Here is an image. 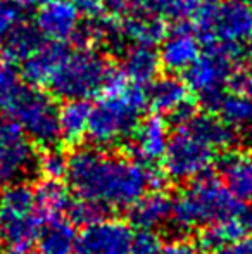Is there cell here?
<instances>
[{
	"label": "cell",
	"instance_id": "cell-1",
	"mask_svg": "<svg viewBox=\"0 0 252 254\" xmlns=\"http://www.w3.org/2000/svg\"><path fill=\"white\" fill-rule=\"evenodd\" d=\"M67 182L78 199L104 211L131 207L147 192L166 185L164 170L119 157L101 147H78L67 156Z\"/></svg>",
	"mask_w": 252,
	"mask_h": 254
},
{
	"label": "cell",
	"instance_id": "cell-2",
	"mask_svg": "<svg viewBox=\"0 0 252 254\" xmlns=\"http://www.w3.org/2000/svg\"><path fill=\"white\" fill-rule=\"evenodd\" d=\"M147 107V97L142 87L131 83L119 67H112L101 99L92 106L88 121V138L95 147H112L131 138Z\"/></svg>",
	"mask_w": 252,
	"mask_h": 254
},
{
	"label": "cell",
	"instance_id": "cell-3",
	"mask_svg": "<svg viewBox=\"0 0 252 254\" xmlns=\"http://www.w3.org/2000/svg\"><path fill=\"white\" fill-rule=\"evenodd\" d=\"M246 204L235 197L221 180L204 175L192 180L173 199L171 218L180 230L204 228L216 221L247 214Z\"/></svg>",
	"mask_w": 252,
	"mask_h": 254
},
{
	"label": "cell",
	"instance_id": "cell-4",
	"mask_svg": "<svg viewBox=\"0 0 252 254\" xmlns=\"http://www.w3.org/2000/svg\"><path fill=\"white\" fill-rule=\"evenodd\" d=\"M0 114L14 121L33 144L54 147L61 138L59 107L44 92L23 83L12 95L0 102Z\"/></svg>",
	"mask_w": 252,
	"mask_h": 254
},
{
	"label": "cell",
	"instance_id": "cell-5",
	"mask_svg": "<svg viewBox=\"0 0 252 254\" xmlns=\"http://www.w3.org/2000/svg\"><path fill=\"white\" fill-rule=\"evenodd\" d=\"M112 66L97 49L67 52L61 66L49 81L52 95L64 101H87L101 94Z\"/></svg>",
	"mask_w": 252,
	"mask_h": 254
},
{
	"label": "cell",
	"instance_id": "cell-6",
	"mask_svg": "<svg viewBox=\"0 0 252 254\" xmlns=\"http://www.w3.org/2000/svg\"><path fill=\"white\" fill-rule=\"evenodd\" d=\"M45 221L37 211L35 190L26 184L9 185L0 195V241L12 251H28L44 232Z\"/></svg>",
	"mask_w": 252,
	"mask_h": 254
},
{
	"label": "cell",
	"instance_id": "cell-7",
	"mask_svg": "<svg viewBox=\"0 0 252 254\" xmlns=\"http://www.w3.org/2000/svg\"><path fill=\"white\" fill-rule=\"evenodd\" d=\"M195 33L207 47L242 45L252 38V3L247 0H211L195 14Z\"/></svg>",
	"mask_w": 252,
	"mask_h": 254
},
{
	"label": "cell",
	"instance_id": "cell-8",
	"mask_svg": "<svg viewBox=\"0 0 252 254\" xmlns=\"http://www.w3.org/2000/svg\"><path fill=\"white\" fill-rule=\"evenodd\" d=\"M216 152L214 147L187 127H176L162 156L166 177L175 182H192L204 177L214 164Z\"/></svg>",
	"mask_w": 252,
	"mask_h": 254
},
{
	"label": "cell",
	"instance_id": "cell-9",
	"mask_svg": "<svg viewBox=\"0 0 252 254\" xmlns=\"http://www.w3.org/2000/svg\"><path fill=\"white\" fill-rule=\"evenodd\" d=\"M233 61L218 51L207 49L183 71V81L190 92L199 99V106L204 113H218L225 97V85L230 83L233 71Z\"/></svg>",
	"mask_w": 252,
	"mask_h": 254
},
{
	"label": "cell",
	"instance_id": "cell-10",
	"mask_svg": "<svg viewBox=\"0 0 252 254\" xmlns=\"http://www.w3.org/2000/svg\"><path fill=\"white\" fill-rule=\"evenodd\" d=\"M35 161L33 142L14 121L0 118V189L16 184Z\"/></svg>",
	"mask_w": 252,
	"mask_h": 254
},
{
	"label": "cell",
	"instance_id": "cell-11",
	"mask_svg": "<svg viewBox=\"0 0 252 254\" xmlns=\"http://www.w3.org/2000/svg\"><path fill=\"white\" fill-rule=\"evenodd\" d=\"M133 237L130 223L114 218H102L81 230L76 239L74 254H130Z\"/></svg>",
	"mask_w": 252,
	"mask_h": 254
},
{
	"label": "cell",
	"instance_id": "cell-12",
	"mask_svg": "<svg viewBox=\"0 0 252 254\" xmlns=\"http://www.w3.org/2000/svg\"><path fill=\"white\" fill-rule=\"evenodd\" d=\"M169 142V128L161 114H152L140 121L131 135L128 151L130 159L142 164H151L162 159Z\"/></svg>",
	"mask_w": 252,
	"mask_h": 254
},
{
	"label": "cell",
	"instance_id": "cell-13",
	"mask_svg": "<svg viewBox=\"0 0 252 254\" xmlns=\"http://www.w3.org/2000/svg\"><path fill=\"white\" fill-rule=\"evenodd\" d=\"M81 23V12L73 0H50L37 12V28L50 42L71 40Z\"/></svg>",
	"mask_w": 252,
	"mask_h": 254
},
{
	"label": "cell",
	"instance_id": "cell-14",
	"mask_svg": "<svg viewBox=\"0 0 252 254\" xmlns=\"http://www.w3.org/2000/svg\"><path fill=\"white\" fill-rule=\"evenodd\" d=\"M201 38L194 28H189L185 23H178L175 30L166 35L159 47L162 67L169 73L185 71L201 56Z\"/></svg>",
	"mask_w": 252,
	"mask_h": 254
},
{
	"label": "cell",
	"instance_id": "cell-15",
	"mask_svg": "<svg viewBox=\"0 0 252 254\" xmlns=\"http://www.w3.org/2000/svg\"><path fill=\"white\" fill-rule=\"evenodd\" d=\"M223 184L239 201L252 202V149L230 151L219 159Z\"/></svg>",
	"mask_w": 252,
	"mask_h": 254
},
{
	"label": "cell",
	"instance_id": "cell-16",
	"mask_svg": "<svg viewBox=\"0 0 252 254\" xmlns=\"http://www.w3.org/2000/svg\"><path fill=\"white\" fill-rule=\"evenodd\" d=\"M66 45L61 42L47 40L37 52L26 61L21 63V78L26 81L30 87H42L49 85L50 78L61 66L64 57L67 56Z\"/></svg>",
	"mask_w": 252,
	"mask_h": 254
},
{
	"label": "cell",
	"instance_id": "cell-17",
	"mask_svg": "<svg viewBox=\"0 0 252 254\" xmlns=\"http://www.w3.org/2000/svg\"><path fill=\"white\" fill-rule=\"evenodd\" d=\"M145 97H147V106L155 111V114L171 116L176 109L190 101V90L183 78H178L175 74H164L149 83Z\"/></svg>",
	"mask_w": 252,
	"mask_h": 254
},
{
	"label": "cell",
	"instance_id": "cell-18",
	"mask_svg": "<svg viewBox=\"0 0 252 254\" xmlns=\"http://www.w3.org/2000/svg\"><path fill=\"white\" fill-rule=\"evenodd\" d=\"M121 35L126 44L155 47L161 45L168 35V30L161 16L131 10L130 14L121 17Z\"/></svg>",
	"mask_w": 252,
	"mask_h": 254
},
{
	"label": "cell",
	"instance_id": "cell-19",
	"mask_svg": "<svg viewBox=\"0 0 252 254\" xmlns=\"http://www.w3.org/2000/svg\"><path fill=\"white\" fill-rule=\"evenodd\" d=\"M252 227V214H242V216L228 218V220L216 221L207 225L199 234V246L205 251L216 253L219 249H225L228 246L237 244L247 237V232Z\"/></svg>",
	"mask_w": 252,
	"mask_h": 254
},
{
	"label": "cell",
	"instance_id": "cell-20",
	"mask_svg": "<svg viewBox=\"0 0 252 254\" xmlns=\"http://www.w3.org/2000/svg\"><path fill=\"white\" fill-rule=\"evenodd\" d=\"M161 57L154 47L147 45H131L123 54V67L125 74L131 83L149 85L159 76L161 71Z\"/></svg>",
	"mask_w": 252,
	"mask_h": 254
},
{
	"label": "cell",
	"instance_id": "cell-21",
	"mask_svg": "<svg viewBox=\"0 0 252 254\" xmlns=\"http://www.w3.org/2000/svg\"><path fill=\"white\" fill-rule=\"evenodd\" d=\"M37 211L45 223L64 220V214H69L73 206L69 189L61 180H44L35 189Z\"/></svg>",
	"mask_w": 252,
	"mask_h": 254
},
{
	"label": "cell",
	"instance_id": "cell-22",
	"mask_svg": "<svg viewBox=\"0 0 252 254\" xmlns=\"http://www.w3.org/2000/svg\"><path fill=\"white\" fill-rule=\"evenodd\" d=\"M173 201L162 190L145 194L131 206L130 220L140 230H154L171 216Z\"/></svg>",
	"mask_w": 252,
	"mask_h": 254
},
{
	"label": "cell",
	"instance_id": "cell-23",
	"mask_svg": "<svg viewBox=\"0 0 252 254\" xmlns=\"http://www.w3.org/2000/svg\"><path fill=\"white\" fill-rule=\"evenodd\" d=\"M182 127H187L189 130H192L202 140L207 142L211 147H214L216 151L233 147L240 138V135L232 127H228L221 118H216L211 113H197L189 123L182 125Z\"/></svg>",
	"mask_w": 252,
	"mask_h": 254
},
{
	"label": "cell",
	"instance_id": "cell-24",
	"mask_svg": "<svg viewBox=\"0 0 252 254\" xmlns=\"http://www.w3.org/2000/svg\"><path fill=\"white\" fill-rule=\"evenodd\" d=\"M45 37L40 33L37 24L21 23L9 37L3 40L2 52L9 59V63H23L31 57L42 45L45 44Z\"/></svg>",
	"mask_w": 252,
	"mask_h": 254
},
{
	"label": "cell",
	"instance_id": "cell-25",
	"mask_svg": "<svg viewBox=\"0 0 252 254\" xmlns=\"http://www.w3.org/2000/svg\"><path fill=\"white\" fill-rule=\"evenodd\" d=\"M92 106L87 101H66L59 107V131L67 144H78L88 131Z\"/></svg>",
	"mask_w": 252,
	"mask_h": 254
},
{
	"label": "cell",
	"instance_id": "cell-26",
	"mask_svg": "<svg viewBox=\"0 0 252 254\" xmlns=\"http://www.w3.org/2000/svg\"><path fill=\"white\" fill-rule=\"evenodd\" d=\"M219 118L240 137L252 133V99L239 92L225 94L218 109Z\"/></svg>",
	"mask_w": 252,
	"mask_h": 254
},
{
	"label": "cell",
	"instance_id": "cell-27",
	"mask_svg": "<svg viewBox=\"0 0 252 254\" xmlns=\"http://www.w3.org/2000/svg\"><path fill=\"white\" fill-rule=\"evenodd\" d=\"M76 232L71 221L57 220L44 227L40 235V254H73L76 248Z\"/></svg>",
	"mask_w": 252,
	"mask_h": 254
},
{
	"label": "cell",
	"instance_id": "cell-28",
	"mask_svg": "<svg viewBox=\"0 0 252 254\" xmlns=\"http://www.w3.org/2000/svg\"><path fill=\"white\" fill-rule=\"evenodd\" d=\"M37 168L44 180H62L67 175V156L55 145L47 147L37 157Z\"/></svg>",
	"mask_w": 252,
	"mask_h": 254
},
{
	"label": "cell",
	"instance_id": "cell-29",
	"mask_svg": "<svg viewBox=\"0 0 252 254\" xmlns=\"http://www.w3.org/2000/svg\"><path fill=\"white\" fill-rule=\"evenodd\" d=\"M23 23V9L10 0H0V44Z\"/></svg>",
	"mask_w": 252,
	"mask_h": 254
},
{
	"label": "cell",
	"instance_id": "cell-30",
	"mask_svg": "<svg viewBox=\"0 0 252 254\" xmlns=\"http://www.w3.org/2000/svg\"><path fill=\"white\" fill-rule=\"evenodd\" d=\"M164 246L157 234L152 230H140L133 237L130 254H162Z\"/></svg>",
	"mask_w": 252,
	"mask_h": 254
},
{
	"label": "cell",
	"instance_id": "cell-31",
	"mask_svg": "<svg viewBox=\"0 0 252 254\" xmlns=\"http://www.w3.org/2000/svg\"><path fill=\"white\" fill-rule=\"evenodd\" d=\"M102 213H104L102 207H99L97 204L83 201V199H78L76 202L73 201V206L69 209V216L73 220V223L85 225V227L94 223V221L102 220Z\"/></svg>",
	"mask_w": 252,
	"mask_h": 254
},
{
	"label": "cell",
	"instance_id": "cell-32",
	"mask_svg": "<svg viewBox=\"0 0 252 254\" xmlns=\"http://www.w3.org/2000/svg\"><path fill=\"white\" fill-rule=\"evenodd\" d=\"M21 85V73L12 66V63L0 64V102L12 95Z\"/></svg>",
	"mask_w": 252,
	"mask_h": 254
},
{
	"label": "cell",
	"instance_id": "cell-33",
	"mask_svg": "<svg viewBox=\"0 0 252 254\" xmlns=\"http://www.w3.org/2000/svg\"><path fill=\"white\" fill-rule=\"evenodd\" d=\"M233 92H239L252 99V66L249 67H237L230 78Z\"/></svg>",
	"mask_w": 252,
	"mask_h": 254
},
{
	"label": "cell",
	"instance_id": "cell-34",
	"mask_svg": "<svg viewBox=\"0 0 252 254\" xmlns=\"http://www.w3.org/2000/svg\"><path fill=\"white\" fill-rule=\"evenodd\" d=\"M76 3L81 16L94 19V17H102L107 14V0H73Z\"/></svg>",
	"mask_w": 252,
	"mask_h": 254
},
{
	"label": "cell",
	"instance_id": "cell-35",
	"mask_svg": "<svg viewBox=\"0 0 252 254\" xmlns=\"http://www.w3.org/2000/svg\"><path fill=\"white\" fill-rule=\"evenodd\" d=\"M162 254H202V253L195 244L185 241V239H178V241L169 242L164 248V253Z\"/></svg>",
	"mask_w": 252,
	"mask_h": 254
},
{
	"label": "cell",
	"instance_id": "cell-36",
	"mask_svg": "<svg viewBox=\"0 0 252 254\" xmlns=\"http://www.w3.org/2000/svg\"><path fill=\"white\" fill-rule=\"evenodd\" d=\"M164 5H166V0H133L135 10L155 14V16H161L162 10H164Z\"/></svg>",
	"mask_w": 252,
	"mask_h": 254
},
{
	"label": "cell",
	"instance_id": "cell-37",
	"mask_svg": "<svg viewBox=\"0 0 252 254\" xmlns=\"http://www.w3.org/2000/svg\"><path fill=\"white\" fill-rule=\"evenodd\" d=\"M212 254H252V235H247V237H244L237 244L228 246L225 249H219V251Z\"/></svg>",
	"mask_w": 252,
	"mask_h": 254
},
{
	"label": "cell",
	"instance_id": "cell-38",
	"mask_svg": "<svg viewBox=\"0 0 252 254\" xmlns=\"http://www.w3.org/2000/svg\"><path fill=\"white\" fill-rule=\"evenodd\" d=\"M10 2L19 5L21 9H40V7H44L50 0H10Z\"/></svg>",
	"mask_w": 252,
	"mask_h": 254
},
{
	"label": "cell",
	"instance_id": "cell-39",
	"mask_svg": "<svg viewBox=\"0 0 252 254\" xmlns=\"http://www.w3.org/2000/svg\"><path fill=\"white\" fill-rule=\"evenodd\" d=\"M9 254H28V251H12V249H10Z\"/></svg>",
	"mask_w": 252,
	"mask_h": 254
},
{
	"label": "cell",
	"instance_id": "cell-40",
	"mask_svg": "<svg viewBox=\"0 0 252 254\" xmlns=\"http://www.w3.org/2000/svg\"><path fill=\"white\" fill-rule=\"evenodd\" d=\"M249 52L252 54V38H251V40H249Z\"/></svg>",
	"mask_w": 252,
	"mask_h": 254
},
{
	"label": "cell",
	"instance_id": "cell-41",
	"mask_svg": "<svg viewBox=\"0 0 252 254\" xmlns=\"http://www.w3.org/2000/svg\"><path fill=\"white\" fill-rule=\"evenodd\" d=\"M0 64H2V54H0Z\"/></svg>",
	"mask_w": 252,
	"mask_h": 254
}]
</instances>
